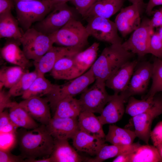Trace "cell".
Here are the masks:
<instances>
[{"instance_id":"6da1fadb","label":"cell","mask_w":162,"mask_h":162,"mask_svg":"<svg viewBox=\"0 0 162 162\" xmlns=\"http://www.w3.org/2000/svg\"><path fill=\"white\" fill-rule=\"evenodd\" d=\"M17 132L20 155L26 159L49 157L53 150L54 139L46 126L41 124L30 130Z\"/></svg>"},{"instance_id":"7a4b0ae2","label":"cell","mask_w":162,"mask_h":162,"mask_svg":"<svg viewBox=\"0 0 162 162\" xmlns=\"http://www.w3.org/2000/svg\"><path fill=\"white\" fill-rule=\"evenodd\" d=\"M134 55L124 49L122 44H111L105 47L91 67L95 80L105 82Z\"/></svg>"},{"instance_id":"3957f363","label":"cell","mask_w":162,"mask_h":162,"mask_svg":"<svg viewBox=\"0 0 162 162\" xmlns=\"http://www.w3.org/2000/svg\"><path fill=\"white\" fill-rule=\"evenodd\" d=\"M14 1L16 19L25 31L43 20L54 8L49 0Z\"/></svg>"},{"instance_id":"277c9868","label":"cell","mask_w":162,"mask_h":162,"mask_svg":"<svg viewBox=\"0 0 162 162\" xmlns=\"http://www.w3.org/2000/svg\"><path fill=\"white\" fill-rule=\"evenodd\" d=\"M52 34L54 43L62 46L76 48L82 50L88 44L89 36L86 27L75 18L70 20Z\"/></svg>"},{"instance_id":"5b68a950","label":"cell","mask_w":162,"mask_h":162,"mask_svg":"<svg viewBox=\"0 0 162 162\" xmlns=\"http://www.w3.org/2000/svg\"><path fill=\"white\" fill-rule=\"evenodd\" d=\"M22 50L29 60H38L53 46L52 34L46 35L34 28H30L22 34L20 40Z\"/></svg>"},{"instance_id":"8992f818","label":"cell","mask_w":162,"mask_h":162,"mask_svg":"<svg viewBox=\"0 0 162 162\" xmlns=\"http://www.w3.org/2000/svg\"><path fill=\"white\" fill-rule=\"evenodd\" d=\"M76 9L66 3L56 5L42 20L37 22L33 28L46 35L52 34L61 28L70 20L76 19Z\"/></svg>"},{"instance_id":"52a82bcc","label":"cell","mask_w":162,"mask_h":162,"mask_svg":"<svg viewBox=\"0 0 162 162\" xmlns=\"http://www.w3.org/2000/svg\"><path fill=\"white\" fill-rule=\"evenodd\" d=\"M105 82L96 79L90 87L81 93L79 99L81 112L101 113L112 97L107 92Z\"/></svg>"},{"instance_id":"ba28073f","label":"cell","mask_w":162,"mask_h":162,"mask_svg":"<svg viewBox=\"0 0 162 162\" xmlns=\"http://www.w3.org/2000/svg\"><path fill=\"white\" fill-rule=\"evenodd\" d=\"M95 80L91 67L85 73L62 86L54 94L47 96L50 107L54 110L57 103L68 97L82 93Z\"/></svg>"},{"instance_id":"9c48e42d","label":"cell","mask_w":162,"mask_h":162,"mask_svg":"<svg viewBox=\"0 0 162 162\" xmlns=\"http://www.w3.org/2000/svg\"><path fill=\"white\" fill-rule=\"evenodd\" d=\"M88 18V23L86 28L89 36L111 44L123 43L114 22L109 19L97 16Z\"/></svg>"},{"instance_id":"30bf717a","label":"cell","mask_w":162,"mask_h":162,"mask_svg":"<svg viewBox=\"0 0 162 162\" xmlns=\"http://www.w3.org/2000/svg\"><path fill=\"white\" fill-rule=\"evenodd\" d=\"M151 25L150 19L144 18L139 27L129 38L122 44L126 50L141 58L148 54V43L151 36L155 32Z\"/></svg>"},{"instance_id":"8fae6325","label":"cell","mask_w":162,"mask_h":162,"mask_svg":"<svg viewBox=\"0 0 162 162\" xmlns=\"http://www.w3.org/2000/svg\"><path fill=\"white\" fill-rule=\"evenodd\" d=\"M154 96L153 103L146 111L132 117L136 137L148 144L154 119L162 114V95Z\"/></svg>"},{"instance_id":"7c38bea8","label":"cell","mask_w":162,"mask_h":162,"mask_svg":"<svg viewBox=\"0 0 162 162\" xmlns=\"http://www.w3.org/2000/svg\"><path fill=\"white\" fill-rule=\"evenodd\" d=\"M146 5L132 4L120 10L114 22L122 37L125 38L140 26L142 21L141 14Z\"/></svg>"},{"instance_id":"4fadbf2b","label":"cell","mask_w":162,"mask_h":162,"mask_svg":"<svg viewBox=\"0 0 162 162\" xmlns=\"http://www.w3.org/2000/svg\"><path fill=\"white\" fill-rule=\"evenodd\" d=\"M153 65L148 61L138 62L125 92L129 98L135 95L141 94L147 90L152 78Z\"/></svg>"},{"instance_id":"5bb4252c","label":"cell","mask_w":162,"mask_h":162,"mask_svg":"<svg viewBox=\"0 0 162 162\" xmlns=\"http://www.w3.org/2000/svg\"><path fill=\"white\" fill-rule=\"evenodd\" d=\"M82 50L76 48L53 46L38 60L33 61L35 70L38 74L50 72L56 62L62 57L73 55Z\"/></svg>"},{"instance_id":"9a60e30c","label":"cell","mask_w":162,"mask_h":162,"mask_svg":"<svg viewBox=\"0 0 162 162\" xmlns=\"http://www.w3.org/2000/svg\"><path fill=\"white\" fill-rule=\"evenodd\" d=\"M49 103L47 98L33 96L24 99L19 104L34 120L46 125L52 118Z\"/></svg>"},{"instance_id":"2e32d148","label":"cell","mask_w":162,"mask_h":162,"mask_svg":"<svg viewBox=\"0 0 162 162\" xmlns=\"http://www.w3.org/2000/svg\"><path fill=\"white\" fill-rule=\"evenodd\" d=\"M128 99L125 92L112 95L111 99L98 117L103 125L115 123L121 119L125 111L124 103Z\"/></svg>"},{"instance_id":"e0dca14e","label":"cell","mask_w":162,"mask_h":162,"mask_svg":"<svg viewBox=\"0 0 162 162\" xmlns=\"http://www.w3.org/2000/svg\"><path fill=\"white\" fill-rule=\"evenodd\" d=\"M46 126L51 135L57 140L72 139L79 129L77 118L53 117Z\"/></svg>"},{"instance_id":"ac0fdd59","label":"cell","mask_w":162,"mask_h":162,"mask_svg":"<svg viewBox=\"0 0 162 162\" xmlns=\"http://www.w3.org/2000/svg\"><path fill=\"white\" fill-rule=\"evenodd\" d=\"M138 62L135 60L124 64L106 80V86L112 89L114 94H119L125 91Z\"/></svg>"},{"instance_id":"d6986e66","label":"cell","mask_w":162,"mask_h":162,"mask_svg":"<svg viewBox=\"0 0 162 162\" xmlns=\"http://www.w3.org/2000/svg\"><path fill=\"white\" fill-rule=\"evenodd\" d=\"M74 147L78 151L95 156L106 143L105 139L79 130L72 138Z\"/></svg>"},{"instance_id":"ffe728a7","label":"cell","mask_w":162,"mask_h":162,"mask_svg":"<svg viewBox=\"0 0 162 162\" xmlns=\"http://www.w3.org/2000/svg\"><path fill=\"white\" fill-rule=\"evenodd\" d=\"M99 44L95 42L84 50L73 56L74 66L72 79L82 74L92 67L97 59Z\"/></svg>"},{"instance_id":"44dd1931","label":"cell","mask_w":162,"mask_h":162,"mask_svg":"<svg viewBox=\"0 0 162 162\" xmlns=\"http://www.w3.org/2000/svg\"><path fill=\"white\" fill-rule=\"evenodd\" d=\"M20 41L10 39L1 49V55L7 62L27 69L32 64L20 48Z\"/></svg>"},{"instance_id":"7402d4cb","label":"cell","mask_w":162,"mask_h":162,"mask_svg":"<svg viewBox=\"0 0 162 162\" xmlns=\"http://www.w3.org/2000/svg\"><path fill=\"white\" fill-rule=\"evenodd\" d=\"M50 157L52 162H80L86 159L80 155L66 140L54 139L53 150Z\"/></svg>"},{"instance_id":"603a6c76","label":"cell","mask_w":162,"mask_h":162,"mask_svg":"<svg viewBox=\"0 0 162 162\" xmlns=\"http://www.w3.org/2000/svg\"><path fill=\"white\" fill-rule=\"evenodd\" d=\"M125 0H97L84 16L109 19L122 8Z\"/></svg>"},{"instance_id":"cb8c5ba5","label":"cell","mask_w":162,"mask_h":162,"mask_svg":"<svg viewBox=\"0 0 162 162\" xmlns=\"http://www.w3.org/2000/svg\"><path fill=\"white\" fill-rule=\"evenodd\" d=\"M126 154L128 162H162L157 148L148 144H140Z\"/></svg>"},{"instance_id":"d4e9b609","label":"cell","mask_w":162,"mask_h":162,"mask_svg":"<svg viewBox=\"0 0 162 162\" xmlns=\"http://www.w3.org/2000/svg\"><path fill=\"white\" fill-rule=\"evenodd\" d=\"M60 86L53 84L44 75L38 74L28 89L21 96L26 99L33 96L41 97L48 96L55 93Z\"/></svg>"},{"instance_id":"484cf974","label":"cell","mask_w":162,"mask_h":162,"mask_svg":"<svg viewBox=\"0 0 162 162\" xmlns=\"http://www.w3.org/2000/svg\"><path fill=\"white\" fill-rule=\"evenodd\" d=\"M78 118L79 130L90 134L105 139L106 135L103 129V125L94 113L82 111Z\"/></svg>"},{"instance_id":"4316f807","label":"cell","mask_w":162,"mask_h":162,"mask_svg":"<svg viewBox=\"0 0 162 162\" xmlns=\"http://www.w3.org/2000/svg\"><path fill=\"white\" fill-rule=\"evenodd\" d=\"M17 19L11 12L0 14V38H6L20 41L22 34Z\"/></svg>"},{"instance_id":"83f0119b","label":"cell","mask_w":162,"mask_h":162,"mask_svg":"<svg viewBox=\"0 0 162 162\" xmlns=\"http://www.w3.org/2000/svg\"><path fill=\"white\" fill-rule=\"evenodd\" d=\"M54 112L53 117L77 118L81 112L79 100L73 97L66 98L57 103Z\"/></svg>"},{"instance_id":"f1b7e54d","label":"cell","mask_w":162,"mask_h":162,"mask_svg":"<svg viewBox=\"0 0 162 162\" xmlns=\"http://www.w3.org/2000/svg\"><path fill=\"white\" fill-rule=\"evenodd\" d=\"M9 109V113L10 119L18 127L30 130L39 125L19 103L13 101Z\"/></svg>"},{"instance_id":"f546056e","label":"cell","mask_w":162,"mask_h":162,"mask_svg":"<svg viewBox=\"0 0 162 162\" xmlns=\"http://www.w3.org/2000/svg\"><path fill=\"white\" fill-rule=\"evenodd\" d=\"M136 137L134 131L113 124L109 125L105 139L112 144L128 145L134 143Z\"/></svg>"},{"instance_id":"4dcf8cb0","label":"cell","mask_w":162,"mask_h":162,"mask_svg":"<svg viewBox=\"0 0 162 162\" xmlns=\"http://www.w3.org/2000/svg\"><path fill=\"white\" fill-rule=\"evenodd\" d=\"M140 144L138 143H133L128 145L105 144L100 149L95 157L92 158H86L85 161L101 162L112 158L116 157L123 153L131 150Z\"/></svg>"},{"instance_id":"1f68e13d","label":"cell","mask_w":162,"mask_h":162,"mask_svg":"<svg viewBox=\"0 0 162 162\" xmlns=\"http://www.w3.org/2000/svg\"><path fill=\"white\" fill-rule=\"evenodd\" d=\"M74 54L64 56L56 62L50 72L53 78L58 80H72L74 66L73 57Z\"/></svg>"},{"instance_id":"d6a6232c","label":"cell","mask_w":162,"mask_h":162,"mask_svg":"<svg viewBox=\"0 0 162 162\" xmlns=\"http://www.w3.org/2000/svg\"><path fill=\"white\" fill-rule=\"evenodd\" d=\"M28 71L27 69L16 65L3 67L0 70V81L3 83L4 87L10 89Z\"/></svg>"},{"instance_id":"836d02e7","label":"cell","mask_w":162,"mask_h":162,"mask_svg":"<svg viewBox=\"0 0 162 162\" xmlns=\"http://www.w3.org/2000/svg\"><path fill=\"white\" fill-rule=\"evenodd\" d=\"M154 96L141 100L137 99L133 96L130 97L125 108V113L133 117L145 112L153 103Z\"/></svg>"},{"instance_id":"e575fe53","label":"cell","mask_w":162,"mask_h":162,"mask_svg":"<svg viewBox=\"0 0 162 162\" xmlns=\"http://www.w3.org/2000/svg\"><path fill=\"white\" fill-rule=\"evenodd\" d=\"M38 74L35 70L25 73L8 92L11 97L22 96L29 88Z\"/></svg>"},{"instance_id":"d590c367","label":"cell","mask_w":162,"mask_h":162,"mask_svg":"<svg viewBox=\"0 0 162 162\" xmlns=\"http://www.w3.org/2000/svg\"><path fill=\"white\" fill-rule=\"evenodd\" d=\"M152 83L147 94L143 98L153 97L158 92H162V59L155 57L152 63Z\"/></svg>"},{"instance_id":"8d00e7d4","label":"cell","mask_w":162,"mask_h":162,"mask_svg":"<svg viewBox=\"0 0 162 162\" xmlns=\"http://www.w3.org/2000/svg\"><path fill=\"white\" fill-rule=\"evenodd\" d=\"M148 53L158 58L162 59V40L159 37L157 32H154L150 37Z\"/></svg>"},{"instance_id":"74e56055","label":"cell","mask_w":162,"mask_h":162,"mask_svg":"<svg viewBox=\"0 0 162 162\" xmlns=\"http://www.w3.org/2000/svg\"><path fill=\"white\" fill-rule=\"evenodd\" d=\"M17 132L0 133V150L10 151L17 141Z\"/></svg>"},{"instance_id":"f35d334b","label":"cell","mask_w":162,"mask_h":162,"mask_svg":"<svg viewBox=\"0 0 162 162\" xmlns=\"http://www.w3.org/2000/svg\"><path fill=\"white\" fill-rule=\"evenodd\" d=\"M97 0H71L78 14L84 17Z\"/></svg>"},{"instance_id":"ab89813d","label":"cell","mask_w":162,"mask_h":162,"mask_svg":"<svg viewBox=\"0 0 162 162\" xmlns=\"http://www.w3.org/2000/svg\"><path fill=\"white\" fill-rule=\"evenodd\" d=\"M21 156H16L11 154L10 151L0 150V162H25Z\"/></svg>"},{"instance_id":"60d3db41","label":"cell","mask_w":162,"mask_h":162,"mask_svg":"<svg viewBox=\"0 0 162 162\" xmlns=\"http://www.w3.org/2000/svg\"><path fill=\"white\" fill-rule=\"evenodd\" d=\"M150 137L155 147L162 143V121L158 123L151 131Z\"/></svg>"},{"instance_id":"b9f144b4","label":"cell","mask_w":162,"mask_h":162,"mask_svg":"<svg viewBox=\"0 0 162 162\" xmlns=\"http://www.w3.org/2000/svg\"><path fill=\"white\" fill-rule=\"evenodd\" d=\"M11 96L8 92L4 89L0 90V112L3 111L6 108H10L13 101L10 99Z\"/></svg>"},{"instance_id":"7bdbcfd3","label":"cell","mask_w":162,"mask_h":162,"mask_svg":"<svg viewBox=\"0 0 162 162\" xmlns=\"http://www.w3.org/2000/svg\"><path fill=\"white\" fill-rule=\"evenodd\" d=\"M14 8V0H0V14L11 12Z\"/></svg>"},{"instance_id":"ee69618b","label":"cell","mask_w":162,"mask_h":162,"mask_svg":"<svg viewBox=\"0 0 162 162\" xmlns=\"http://www.w3.org/2000/svg\"><path fill=\"white\" fill-rule=\"evenodd\" d=\"M162 5V0H149L145 8L146 14L150 16L153 14V8L157 6Z\"/></svg>"},{"instance_id":"f6af8a7d","label":"cell","mask_w":162,"mask_h":162,"mask_svg":"<svg viewBox=\"0 0 162 162\" xmlns=\"http://www.w3.org/2000/svg\"><path fill=\"white\" fill-rule=\"evenodd\" d=\"M18 127L12 122L0 128V133H11L17 132Z\"/></svg>"},{"instance_id":"bcb514c9","label":"cell","mask_w":162,"mask_h":162,"mask_svg":"<svg viewBox=\"0 0 162 162\" xmlns=\"http://www.w3.org/2000/svg\"><path fill=\"white\" fill-rule=\"evenodd\" d=\"M11 122L9 116V112L7 110H4L0 112V128Z\"/></svg>"},{"instance_id":"7dc6e473","label":"cell","mask_w":162,"mask_h":162,"mask_svg":"<svg viewBox=\"0 0 162 162\" xmlns=\"http://www.w3.org/2000/svg\"><path fill=\"white\" fill-rule=\"evenodd\" d=\"M25 162H52L50 157L48 158H40V159H26Z\"/></svg>"},{"instance_id":"c3c4849f","label":"cell","mask_w":162,"mask_h":162,"mask_svg":"<svg viewBox=\"0 0 162 162\" xmlns=\"http://www.w3.org/2000/svg\"><path fill=\"white\" fill-rule=\"evenodd\" d=\"M51 4L54 7L58 4L66 3L68 1H70L71 0H49Z\"/></svg>"},{"instance_id":"681fc988","label":"cell","mask_w":162,"mask_h":162,"mask_svg":"<svg viewBox=\"0 0 162 162\" xmlns=\"http://www.w3.org/2000/svg\"><path fill=\"white\" fill-rule=\"evenodd\" d=\"M132 4H145L143 2V0H128Z\"/></svg>"},{"instance_id":"f907efd6","label":"cell","mask_w":162,"mask_h":162,"mask_svg":"<svg viewBox=\"0 0 162 162\" xmlns=\"http://www.w3.org/2000/svg\"><path fill=\"white\" fill-rule=\"evenodd\" d=\"M157 148L160 156L162 160V143L156 147Z\"/></svg>"},{"instance_id":"816d5d0a","label":"cell","mask_w":162,"mask_h":162,"mask_svg":"<svg viewBox=\"0 0 162 162\" xmlns=\"http://www.w3.org/2000/svg\"><path fill=\"white\" fill-rule=\"evenodd\" d=\"M158 28V31L156 32L159 37L162 40V26Z\"/></svg>"},{"instance_id":"f5cc1de1","label":"cell","mask_w":162,"mask_h":162,"mask_svg":"<svg viewBox=\"0 0 162 162\" xmlns=\"http://www.w3.org/2000/svg\"><path fill=\"white\" fill-rule=\"evenodd\" d=\"M19 0L27 1H31V0Z\"/></svg>"}]
</instances>
